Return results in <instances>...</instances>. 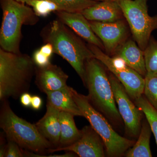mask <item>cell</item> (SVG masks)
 I'll return each mask as SVG.
<instances>
[{"instance_id": "4316f807", "label": "cell", "mask_w": 157, "mask_h": 157, "mask_svg": "<svg viewBox=\"0 0 157 157\" xmlns=\"http://www.w3.org/2000/svg\"><path fill=\"white\" fill-rule=\"evenodd\" d=\"M20 98L21 103L24 107H29L31 106L32 97L28 93H24Z\"/></svg>"}, {"instance_id": "6da1fadb", "label": "cell", "mask_w": 157, "mask_h": 157, "mask_svg": "<svg viewBox=\"0 0 157 157\" xmlns=\"http://www.w3.org/2000/svg\"><path fill=\"white\" fill-rule=\"evenodd\" d=\"M40 36L44 43L52 45L54 53L62 57L71 65L83 82L86 62L95 58L88 44L58 19L45 26L41 31Z\"/></svg>"}, {"instance_id": "603a6c76", "label": "cell", "mask_w": 157, "mask_h": 157, "mask_svg": "<svg viewBox=\"0 0 157 157\" xmlns=\"http://www.w3.org/2000/svg\"><path fill=\"white\" fill-rule=\"evenodd\" d=\"M144 52L147 72L157 73V41L152 36Z\"/></svg>"}, {"instance_id": "30bf717a", "label": "cell", "mask_w": 157, "mask_h": 157, "mask_svg": "<svg viewBox=\"0 0 157 157\" xmlns=\"http://www.w3.org/2000/svg\"><path fill=\"white\" fill-rule=\"evenodd\" d=\"M89 22L94 33L103 43L106 54L109 56L116 54L127 40L129 30L124 19L112 22Z\"/></svg>"}, {"instance_id": "2e32d148", "label": "cell", "mask_w": 157, "mask_h": 157, "mask_svg": "<svg viewBox=\"0 0 157 157\" xmlns=\"http://www.w3.org/2000/svg\"><path fill=\"white\" fill-rule=\"evenodd\" d=\"M115 55L122 58L128 66L144 78L147 71L144 52L135 40H127L121 46Z\"/></svg>"}, {"instance_id": "7402d4cb", "label": "cell", "mask_w": 157, "mask_h": 157, "mask_svg": "<svg viewBox=\"0 0 157 157\" xmlns=\"http://www.w3.org/2000/svg\"><path fill=\"white\" fill-rule=\"evenodd\" d=\"M144 81L143 94L150 104L157 110V73L147 72Z\"/></svg>"}, {"instance_id": "3957f363", "label": "cell", "mask_w": 157, "mask_h": 157, "mask_svg": "<svg viewBox=\"0 0 157 157\" xmlns=\"http://www.w3.org/2000/svg\"><path fill=\"white\" fill-rule=\"evenodd\" d=\"M36 65L28 55L0 49V100L18 99L28 92Z\"/></svg>"}, {"instance_id": "4fadbf2b", "label": "cell", "mask_w": 157, "mask_h": 157, "mask_svg": "<svg viewBox=\"0 0 157 157\" xmlns=\"http://www.w3.org/2000/svg\"><path fill=\"white\" fill-rule=\"evenodd\" d=\"M35 76L36 85L45 94L68 86L67 82L69 76L61 68L51 63L44 67L36 66Z\"/></svg>"}, {"instance_id": "52a82bcc", "label": "cell", "mask_w": 157, "mask_h": 157, "mask_svg": "<svg viewBox=\"0 0 157 157\" xmlns=\"http://www.w3.org/2000/svg\"><path fill=\"white\" fill-rule=\"evenodd\" d=\"M124 17L128 24L133 39L141 50L144 51L151 36L157 30V15L150 16L148 0H116Z\"/></svg>"}, {"instance_id": "f546056e", "label": "cell", "mask_w": 157, "mask_h": 157, "mask_svg": "<svg viewBox=\"0 0 157 157\" xmlns=\"http://www.w3.org/2000/svg\"><path fill=\"white\" fill-rule=\"evenodd\" d=\"M16 1L19 2L24 3V4L27 5L30 2H31V1H32V0H16Z\"/></svg>"}, {"instance_id": "83f0119b", "label": "cell", "mask_w": 157, "mask_h": 157, "mask_svg": "<svg viewBox=\"0 0 157 157\" xmlns=\"http://www.w3.org/2000/svg\"><path fill=\"white\" fill-rule=\"evenodd\" d=\"M42 105V100L41 98L38 96L32 97L31 106L35 110H39Z\"/></svg>"}, {"instance_id": "484cf974", "label": "cell", "mask_w": 157, "mask_h": 157, "mask_svg": "<svg viewBox=\"0 0 157 157\" xmlns=\"http://www.w3.org/2000/svg\"><path fill=\"white\" fill-rule=\"evenodd\" d=\"M33 59L37 67H45L51 63L50 58L43 53L39 49L34 52Z\"/></svg>"}, {"instance_id": "7c38bea8", "label": "cell", "mask_w": 157, "mask_h": 157, "mask_svg": "<svg viewBox=\"0 0 157 157\" xmlns=\"http://www.w3.org/2000/svg\"><path fill=\"white\" fill-rule=\"evenodd\" d=\"M58 19L60 21L82 39L98 46L102 50L104 46L100 39L93 31L89 21L88 20L81 12H69L57 11L54 13Z\"/></svg>"}, {"instance_id": "ba28073f", "label": "cell", "mask_w": 157, "mask_h": 157, "mask_svg": "<svg viewBox=\"0 0 157 157\" xmlns=\"http://www.w3.org/2000/svg\"><path fill=\"white\" fill-rule=\"evenodd\" d=\"M88 45L95 58L121 82L132 100L134 101L143 94L144 77L128 66L121 57H110L98 46L89 43Z\"/></svg>"}, {"instance_id": "5bb4252c", "label": "cell", "mask_w": 157, "mask_h": 157, "mask_svg": "<svg viewBox=\"0 0 157 157\" xmlns=\"http://www.w3.org/2000/svg\"><path fill=\"white\" fill-rule=\"evenodd\" d=\"M81 13L90 21L115 22L123 19L124 15L116 0H105L84 9Z\"/></svg>"}, {"instance_id": "7a4b0ae2", "label": "cell", "mask_w": 157, "mask_h": 157, "mask_svg": "<svg viewBox=\"0 0 157 157\" xmlns=\"http://www.w3.org/2000/svg\"><path fill=\"white\" fill-rule=\"evenodd\" d=\"M0 127L8 140L13 141L24 151L25 157H41L54 146L39 132L36 124L17 116L11 109L8 100L2 101Z\"/></svg>"}, {"instance_id": "8fae6325", "label": "cell", "mask_w": 157, "mask_h": 157, "mask_svg": "<svg viewBox=\"0 0 157 157\" xmlns=\"http://www.w3.org/2000/svg\"><path fill=\"white\" fill-rule=\"evenodd\" d=\"M81 137L77 141L64 147L50 149L48 153L71 151L80 157H105L106 149L100 135L91 126H85L81 130Z\"/></svg>"}, {"instance_id": "4dcf8cb0", "label": "cell", "mask_w": 157, "mask_h": 157, "mask_svg": "<svg viewBox=\"0 0 157 157\" xmlns=\"http://www.w3.org/2000/svg\"><path fill=\"white\" fill-rule=\"evenodd\" d=\"M94 1H97V2H101V1H104L105 0H94Z\"/></svg>"}, {"instance_id": "cb8c5ba5", "label": "cell", "mask_w": 157, "mask_h": 157, "mask_svg": "<svg viewBox=\"0 0 157 157\" xmlns=\"http://www.w3.org/2000/svg\"><path fill=\"white\" fill-rule=\"evenodd\" d=\"M27 5L33 8L39 17H46L52 12L61 11L55 3L50 0H32Z\"/></svg>"}, {"instance_id": "f1b7e54d", "label": "cell", "mask_w": 157, "mask_h": 157, "mask_svg": "<svg viewBox=\"0 0 157 157\" xmlns=\"http://www.w3.org/2000/svg\"><path fill=\"white\" fill-rule=\"evenodd\" d=\"M39 49L43 53L45 54L46 55L50 58L51 57L52 55L54 53L53 47L50 43H45L39 48Z\"/></svg>"}, {"instance_id": "44dd1931", "label": "cell", "mask_w": 157, "mask_h": 157, "mask_svg": "<svg viewBox=\"0 0 157 157\" xmlns=\"http://www.w3.org/2000/svg\"><path fill=\"white\" fill-rule=\"evenodd\" d=\"M55 3L61 10L69 12H81L98 2L94 0H50Z\"/></svg>"}, {"instance_id": "d6986e66", "label": "cell", "mask_w": 157, "mask_h": 157, "mask_svg": "<svg viewBox=\"0 0 157 157\" xmlns=\"http://www.w3.org/2000/svg\"><path fill=\"white\" fill-rule=\"evenodd\" d=\"M151 130L147 120H144L140 133L135 144L126 153L127 157H151L150 146Z\"/></svg>"}, {"instance_id": "9a60e30c", "label": "cell", "mask_w": 157, "mask_h": 157, "mask_svg": "<svg viewBox=\"0 0 157 157\" xmlns=\"http://www.w3.org/2000/svg\"><path fill=\"white\" fill-rule=\"evenodd\" d=\"M60 113L58 109L46 104L45 115L36 124L41 135L53 144L54 148L59 146L60 137Z\"/></svg>"}, {"instance_id": "d4e9b609", "label": "cell", "mask_w": 157, "mask_h": 157, "mask_svg": "<svg viewBox=\"0 0 157 157\" xmlns=\"http://www.w3.org/2000/svg\"><path fill=\"white\" fill-rule=\"evenodd\" d=\"M6 157H24L23 149L21 148L17 143L13 141L8 140L6 144Z\"/></svg>"}, {"instance_id": "5b68a950", "label": "cell", "mask_w": 157, "mask_h": 157, "mask_svg": "<svg viewBox=\"0 0 157 157\" xmlns=\"http://www.w3.org/2000/svg\"><path fill=\"white\" fill-rule=\"evenodd\" d=\"M0 2L3 14L0 29L1 48L9 52L21 53L23 25H35L39 17L33 8L16 0H0Z\"/></svg>"}, {"instance_id": "ffe728a7", "label": "cell", "mask_w": 157, "mask_h": 157, "mask_svg": "<svg viewBox=\"0 0 157 157\" xmlns=\"http://www.w3.org/2000/svg\"><path fill=\"white\" fill-rule=\"evenodd\" d=\"M135 104L139 107L146 117L152 132L154 135L157 145V110L150 104L144 95L134 101Z\"/></svg>"}, {"instance_id": "e0dca14e", "label": "cell", "mask_w": 157, "mask_h": 157, "mask_svg": "<svg viewBox=\"0 0 157 157\" xmlns=\"http://www.w3.org/2000/svg\"><path fill=\"white\" fill-rule=\"evenodd\" d=\"M47 104L60 111L69 113L75 116L83 117L82 113L73 99L70 86L46 93Z\"/></svg>"}, {"instance_id": "9c48e42d", "label": "cell", "mask_w": 157, "mask_h": 157, "mask_svg": "<svg viewBox=\"0 0 157 157\" xmlns=\"http://www.w3.org/2000/svg\"><path fill=\"white\" fill-rule=\"evenodd\" d=\"M117 109L124 124L125 133L130 138L137 139L142 125L144 113L132 102L125 89L112 73L108 74Z\"/></svg>"}, {"instance_id": "277c9868", "label": "cell", "mask_w": 157, "mask_h": 157, "mask_svg": "<svg viewBox=\"0 0 157 157\" xmlns=\"http://www.w3.org/2000/svg\"><path fill=\"white\" fill-rule=\"evenodd\" d=\"M106 67L95 58L85 63V73L83 83L88 90L87 97L90 103L101 113L113 126L123 125L113 95L112 86Z\"/></svg>"}, {"instance_id": "ac0fdd59", "label": "cell", "mask_w": 157, "mask_h": 157, "mask_svg": "<svg viewBox=\"0 0 157 157\" xmlns=\"http://www.w3.org/2000/svg\"><path fill=\"white\" fill-rule=\"evenodd\" d=\"M75 116L69 113L61 111L60 137L59 146L56 148L64 147L74 143L80 138L81 130L77 128L74 121Z\"/></svg>"}, {"instance_id": "8992f818", "label": "cell", "mask_w": 157, "mask_h": 157, "mask_svg": "<svg viewBox=\"0 0 157 157\" xmlns=\"http://www.w3.org/2000/svg\"><path fill=\"white\" fill-rule=\"evenodd\" d=\"M74 101L90 124L104 141L108 157H121L134 145L135 141L122 137L113 129L112 125L101 113L93 107L87 96L82 94L70 87Z\"/></svg>"}]
</instances>
